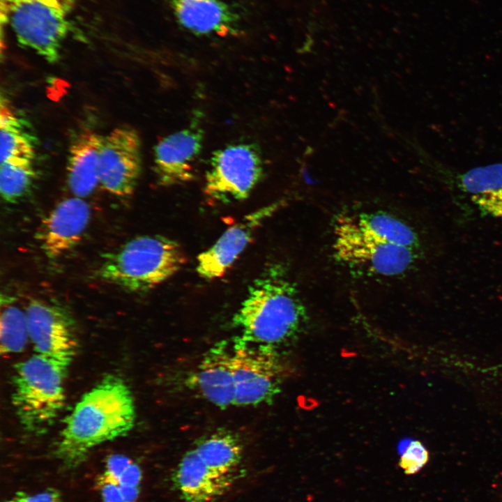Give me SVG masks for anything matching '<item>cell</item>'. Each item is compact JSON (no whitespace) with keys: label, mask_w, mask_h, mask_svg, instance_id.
I'll list each match as a JSON object with an SVG mask.
<instances>
[{"label":"cell","mask_w":502,"mask_h":502,"mask_svg":"<svg viewBox=\"0 0 502 502\" xmlns=\"http://www.w3.org/2000/svg\"><path fill=\"white\" fill-rule=\"evenodd\" d=\"M185 261L177 241L160 235L140 236L105 254L99 275L129 291H145L173 276Z\"/></svg>","instance_id":"3957f363"},{"label":"cell","mask_w":502,"mask_h":502,"mask_svg":"<svg viewBox=\"0 0 502 502\" xmlns=\"http://www.w3.org/2000/svg\"><path fill=\"white\" fill-rule=\"evenodd\" d=\"M132 462L130 458L124 455H110L106 460L105 470L104 472L119 481L120 476Z\"/></svg>","instance_id":"484cf974"},{"label":"cell","mask_w":502,"mask_h":502,"mask_svg":"<svg viewBox=\"0 0 502 502\" xmlns=\"http://www.w3.org/2000/svg\"><path fill=\"white\" fill-rule=\"evenodd\" d=\"M5 502H24V501L22 499L20 493L17 492L13 498H11L9 500H7Z\"/></svg>","instance_id":"f546056e"},{"label":"cell","mask_w":502,"mask_h":502,"mask_svg":"<svg viewBox=\"0 0 502 502\" xmlns=\"http://www.w3.org/2000/svg\"><path fill=\"white\" fill-rule=\"evenodd\" d=\"M20 493L24 502H63L61 494L53 488H47L33 495L22 492Z\"/></svg>","instance_id":"83f0119b"},{"label":"cell","mask_w":502,"mask_h":502,"mask_svg":"<svg viewBox=\"0 0 502 502\" xmlns=\"http://www.w3.org/2000/svg\"><path fill=\"white\" fill-rule=\"evenodd\" d=\"M232 351L223 341L211 348L199 366L194 381L201 395L222 409L234 405Z\"/></svg>","instance_id":"9a60e30c"},{"label":"cell","mask_w":502,"mask_h":502,"mask_svg":"<svg viewBox=\"0 0 502 502\" xmlns=\"http://www.w3.org/2000/svg\"><path fill=\"white\" fill-rule=\"evenodd\" d=\"M1 163L10 159L33 160L36 138L28 122L17 116L1 97L0 109Z\"/></svg>","instance_id":"ac0fdd59"},{"label":"cell","mask_w":502,"mask_h":502,"mask_svg":"<svg viewBox=\"0 0 502 502\" xmlns=\"http://www.w3.org/2000/svg\"><path fill=\"white\" fill-rule=\"evenodd\" d=\"M36 178L33 160L10 159L1 163L0 191L7 202L16 203L26 195Z\"/></svg>","instance_id":"7402d4cb"},{"label":"cell","mask_w":502,"mask_h":502,"mask_svg":"<svg viewBox=\"0 0 502 502\" xmlns=\"http://www.w3.org/2000/svg\"><path fill=\"white\" fill-rule=\"evenodd\" d=\"M335 256L348 266L382 276L407 271L415 262V249L379 239L367 234L341 215L334 227Z\"/></svg>","instance_id":"8992f818"},{"label":"cell","mask_w":502,"mask_h":502,"mask_svg":"<svg viewBox=\"0 0 502 502\" xmlns=\"http://www.w3.org/2000/svg\"><path fill=\"white\" fill-rule=\"evenodd\" d=\"M88 203L74 197L60 201L43 220L36 234L47 257L56 259L80 241L90 219Z\"/></svg>","instance_id":"4fadbf2b"},{"label":"cell","mask_w":502,"mask_h":502,"mask_svg":"<svg viewBox=\"0 0 502 502\" xmlns=\"http://www.w3.org/2000/svg\"><path fill=\"white\" fill-rule=\"evenodd\" d=\"M141 169V140L134 128L119 127L103 137L98 169L102 188L119 197L131 195Z\"/></svg>","instance_id":"9c48e42d"},{"label":"cell","mask_w":502,"mask_h":502,"mask_svg":"<svg viewBox=\"0 0 502 502\" xmlns=\"http://www.w3.org/2000/svg\"><path fill=\"white\" fill-rule=\"evenodd\" d=\"M235 406L271 403L280 391L283 367L275 349L239 337L231 348Z\"/></svg>","instance_id":"ba28073f"},{"label":"cell","mask_w":502,"mask_h":502,"mask_svg":"<svg viewBox=\"0 0 502 502\" xmlns=\"http://www.w3.org/2000/svg\"><path fill=\"white\" fill-rule=\"evenodd\" d=\"M282 204L273 203L248 213L229 227L208 250L197 257L196 271L206 280L225 275L253 238L257 229Z\"/></svg>","instance_id":"8fae6325"},{"label":"cell","mask_w":502,"mask_h":502,"mask_svg":"<svg viewBox=\"0 0 502 502\" xmlns=\"http://www.w3.org/2000/svg\"><path fill=\"white\" fill-rule=\"evenodd\" d=\"M70 363L35 354L15 367L12 403L22 427L44 433L65 402L64 379Z\"/></svg>","instance_id":"277c9868"},{"label":"cell","mask_w":502,"mask_h":502,"mask_svg":"<svg viewBox=\"0 0 502 502\" xmlns=\"http://www.w3.org/2000/svg\"><path fill=\"white\" fill-rule=\"evenodd\" d=\"M135 420L130 389L120 378L108 375L86 393L66 417L56 457L66 468H75L94 447L126 435Z\"/></svg>","instance_id":"7a4b0ae2"},{"label":"cell","mask_w":502,"mask_h":502,"mask_svg":"<svg viewBox=\"0 0 502 502\" xmlns=\"http://www.w3.org/2000/svg\"><path fill=\"white\" fill-rule=\"evenodd\" d=\"M75 0H1V22L8 23L22 47L50 63L60 58Z\"/></svg>","instance_id":"5b68a950"},{"label":"cell","mask_w":502,"mask_h":502,"mask_svg":"<svg viewBox=\"0 0 502 502\" xmlns=\"http://www.w3.org/2000/svg\"><path fill=\"white\" fill-rule=\"evenodd\" d=\"M142 479L140 467L132 462L120 476L119 482L121 485L139 487Z\"/></svg>","instance_id":"4316f807"},{"label":"cell","mask_w":502,"mask_h":502,"mask_svg":"<svg viewBox=\"0 0 502 502\" xmlns=\"http://www.w3.org/2000/svg\"><path fill=\"white\" fill-rule=\"evenodd\" d=\"M429 452L418 440L411 441L402 454L399 466L406 475L418 473L428 462Z\"/></svg>","instance_id":"cb8c5ba5"},{"label":"cell","mask_w":502,"mask_h":502,"mask_svg":"<svg viewBox=\"0 0 502 502\" xmlns=\"http://www.w3.org/2000/svg\"><path fill=\"white\" fill-rule=\"evenodd\" d=\"M174 481L185 502H214L231 485L230 475L220 474L211 469L195 449L182 457Z\"/></svg>","instance_id":"2e32d148"},{"label":"cell","mask_w":502,"mask_h":502,"mask_svg":"<svg viewBox=\"0 0 502 502\" xmlns=\"http://www.w3.org/2000/svg\"><path fill=\"white\" fill-rule=\"evenodd\" d=\"M25 312L29 339L36 353L70 363L77 343L73 321L66 311L33 300Z\"/></svg>","instance_id":"30bf717a"},{"label":"cell","mask_w":502,"mask_h":502,"mask_svg":"<svg viewBox=\"0 0 502 502\" xmlns=\"http://www.w3.org/2000/svg\"><path fill=\"white\" fill-rule=\"evenodd\" d=\"M103 502H124L118 480L103 472L96 480Z\"/></svg>","instance_id":"d4e9b609"},{"label":"cell","mask_w":502,"mask_h":502,"mask_svg":"<svg viewBox=\"0 0 502 502\" xmlns=\"http://www.w3.org/2000/svg\"><path fill=\"white\" fill-rule=\"evenodd\" d=\"M307 320L306 307L286 268L272 263L250 284L233 324L243 341L277 349L296 340Z\"/></svg>","instance_id":"6da1fadb"},{"label":"cell","mask_w":502,"mask_h":502,"mask_svg":"<svg viewBox=\"0 0 502 502\" xmlns=\"http://www.w3.org/2000/svg\"><path fill=\"white\" fill-rule=\"evenodd\" d=\"M0 317L1 351L13 353L22 351L29 336L26 312L12 303L10 297L1 295Z\"/></svg>","instance_id":"44dd1931"},{"label":"cell","mask_w":502,"mask_h":502,"mask_svg":"<svg viewBox=\"0 0 502 502\" xmlns=\"http://www.w3.org/2000/svg\"><path fill=\"white\" fill-rule=\"evenodd\" d=\"M347 215L357 228L379 239L415 250L418 246L414 230L395 216L382 212Z\"/></svg>","instance_id":"ffe728a7"},{"label":"cell","mask_w":502,"mask_h":502,"mask_svg":"<svg viewBox=\"0 0 502 502\" xmlns=\"http://www.w3.org/2000/svg\"><path fill=\"white\" fill-rule=\"evenodd\" d=\"M103 137L94 132H80L68 153L66 174L70 192L78 197L90 195L99 183V160Z\"/></svg>","instance_id":"e0dca14e"},{"label":"cell","mask_w":502,"mask_h":502,"mask_svg":"<svg viewBox=\"0 0 502 502\" xmlns=\"http://www.w3.org/2000/svg\"><path fill=\"white\" fill-rule=\"evenodd\" d=\"M456 178L459 188L475 201L502 190V163L476 167Z\"/></svg>","instance_id":"603a6c76"},{"label":"cell","mask_w":502,"mask_h":502,"mask_svg":"<svg viewBox=\"0 0 502 502\" xmlns=\"http://www.w3.org/2000/svg\"><path fill=\"white\" fill-rule=\"evenodd\" d=\"M194 449L207 466L223 475H231L242 459L241 443L229 432L218 431L201 439Z\"/></svg>","instance_id":"d6986e66"},{"label":"cell","mask_w":502,"mask_h":502,"mask_svg":"<svg viewBox=\"0 0 502 502\" xmlns=\"http://www.w3.org/2000/svg\"><path fill=\"white\" fill-rule=\"evenodd\" d=\"M178 24L196 36H235L239 33L238 13L222 0H170Z\"/></svg>","instance_id":"5bb4252c"},{"label":"cell","mask_w":502,"mask_h":502,"mask_svg":"<svg viewBox=\"0 0 502 502\" xmlns=\"http://www.w3.org/2000/svg\"><path fill=\"white\" fill-rule=\"evenodd\" d=\"M263 162L255 145L236 143L213 152L206 172L204 192L215 203L247 199L260 181Z\"/></svg>","instance_id":"52a82bcc"},{"label":"cell","mask_w":502,"mask_h":502,"mask_svg":"<svg viewBox=\"0 0 502 502\" xmlns=\"http://www.w3.org/2000/svg\"><path fill=\"white\" fill-rule=\"evenodd\" d=\"M203 141L202 130L195 123L161 139L153 154V169L158 183L169 186L192 179Z\"/></svg>","instance_id":"7c38bea8"},{"label":"cell","mask_w":502,"mask_h":502,"mask_svg":"<svg viewBox=\"0 0 502 502\" xmlns=\"http://www.w3.org/2000/svg\"><path fill=\"white\" fill-rule=\"evenodd\" d=\"M120 489L124 502H136L139 498V487L121 485Z\"/></svg>","instance_id":"f1b7e54d"}]
</instances>
